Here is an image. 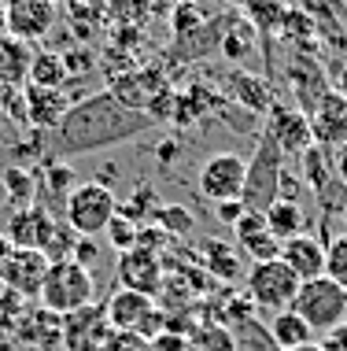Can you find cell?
<instances>
[{"instance_id": "cell-10", "label": "cell", "mask_w": 347, "mask_h": 351, "mask_svg": "<svg viewBox=\"0 0 347 351\" xmlns=\"http://www.w3.org/2000/svg\"><path fill=\"white\" fill-rule=\"evenodd\" d=\"M115 278H118V289H129V292H144V296H155L163 289V263H159L155 252H144V248H129L118 255V267H115Z\"/></svg>"}, {"instance_id": "cell-26", "label": "cell", "mask_w": 347, "mask_h": 351, "mask_svg": "<svg viewBox=\"0 0 347 351\" xmlns=\"http://www.w3.org/2000/svg\"><path fill=\"white\" fill-rule=\"evenodd\" d=\"M155 226L170 237V241H177V237H189L196 230V215L185 204H163L155 215Z\"/></svg>"}, {"instance_id": "cell-4", "label": "cell", "mask_w": 347, "mask_h": 351, "mask_svg": "<svg viewBox=\"0 0 347 351\" xmlns=\"http://www.w3.org/2000/svg\"><path fill=\"white\" fill-rule=\"evenodd\" d=\"M118 215V200L104 182H81L70 189L67 204H63V222L78 237H100L107 222Z\"/></svg>"}, {"instance_id": "cell-9", "label": "cell", "mask_w": 347, "mask_h": 351, "mask_svg": "<svg viewBox=\"0 0 347 351\" xmlns=\"http://www.w3.org/2000/svg\"><path fill=\"white\" fill-rule=\"evenodd\" d=\"M44 274H49V259L37 248H15L0 259V281H4V289L23 300L41 296Z\"/></svg>"}, {"instance_id": "cell-13", "label": "cell", "mask_w": 347, "mask_h": 351, "mask_svg": "<svg viewBox=\"0 0 347 351\" xmlns=\"http://www.w3.org/2000/svg\"><path fill=\"white\" fill-rule=\"evenodd\" d=\"M266 137L281 148V156H285V152H307V148H311V141H314V134H311V115H307V111L281 108V104H274V108H270Z\"/></svg>"}, {"instance_id": "cell-5", "label": "cell", "mask_w": 347, "mask_h": 351, "mask_svg": "<svg viewBox=\"0 0 347 351\" xmlns=\"http://www.w3.org/2000/svg\"><path fill=\"white\" fill-rule=\"evenodd\" d=\"M244 285H248V300L255 303L259 311L277 315V311H288L296 303V292L303 281H299L277 255V259H266V263H251Z\"/></svg>"}, {"instance_id": "cell-17", "label": "cell", "mask_w": 347, "mask_h": 351, "mask_svg": "<svg viewBox=\"0 0 347 351\" xmlns=\"http://www.w3.org/2000/svg\"><path fill=\"white\" fill-rule=\"evenodd\" d=\"M237 244L255 263H266V259H277V255H281V241L270 233L266 215H262V211H248L237 222Z\"/></svg>"}, {"instance_id": "cell-31", "label": "cell", "mask_w": 347, "mask_h": 351, "mask_svg": "<svg viewBox=\"0 0 347 351\" xmlns=\"http://www.w3.org/2000/svg\"><path fill=\"white\" fill-rule=\"evenodd\" d=\"M325 278L336 281L340 289H347V233L333 237L325 244Z\"/></svg>"}, {"instance_id": "cell-30", "label": "cell", "mask_w": 347, "mask_h": 351, "mask_svg": "<svg viewBox=\"0 0 347 351\" xmlns=\"http://www.w3.org/2000/svg\"><path fill=\"white\" fill-rule=\"evenodd\" d=\"M104 237H107V244L115 248L118 255L122 252H129V248H137V237H140V226L133 222V218H126V215H115L107 222V230H104Z\"/></svg>"}, {"instance_id": "cell-40", "label": "cell", "mask_w": 347, "mask_h": 351, "mask_svg": "<svg viewBox=\"0 0 347 351\" xmlns=\"http://www.w3.org/2000/svg\"><path fill=\"white\" fill-rule=\"evenodd\" d=\"M152 351H189V340L177 337V333H159L152 340Z\"/></svg>"}, {"instance_id": "cell-3", "label": "cell", "mask_w": 347, "mask_h": 351, "mask_svg": "<svg viewBox=\"0 0 347 351\" xmlns=\"http://www.w3.org/2000/svg\"><path fill=\"white\" fill-rule=\"evenodd\" d=\"M292 311L314 329L318 340H322L325 333H333L336 326L347 322V289H340V285L329 281V278L303 281L296 292Z\"/></svg>"}, {"instance_id": "cell-19", "label": "cell", "mask_w": 347, "mask_h": 351, "mask_svg": "<svg viewBox=\"0 0 347 351\" xmlns=\"http://www.w3.org/2000/svg\"><path fill=\"white\" fill-rule=\"evenodd\" d=\"M30 63H34V45L18 41L12 34H0V82L23 89L30 82Z\"/></svg>"}, {"instance_id": "cell-6", "label": "cell", "mask_w": 347, "mask_h": 351, "mask_svg": "<svg viewBox=\"0 0 347 351\" xmlns=\"http://www.w3.org/2000/svg\"><path fill=\"white\" fill-rule=\"evenodd\" d=\"M244 182H248V159H244L240 152H211L200 163V174H196L200 193L214 204L240 200Z\"/></svg>"}, {"instance_id": "cell-22", "label": "cell", "mask_w": 347, "mask_h": 351, "mask_svg": "<svg viewBox=\"0 0 347 351\" xmlns=\"http://www.w3.org/2000/svg\"><path fill=\"white\" fill-rule=\"evenodd\" d=\"M262 215H266L270 233H274L281 244H285V241H292V237H299V233H307L303 207H299L296 200H274V204H270Z\"/></svg>"}, {"instance_id": "cell-43", "label": "cell", "mask_w": 347, "mask_h": 351, "mask_svg": "<svg viewBox=\"0 0 347 351\" xmlns=\"http://www.w3.org/2000/svg\"><path fill=\"white\" fill-rule=\"evenodd\" d=\"M174 156H177V141H163V145H159V163L170 167Z\"/></svg>"}, {"instance_id": "cell-28", "label": "cell", "mask_w": 347, "mask_h": 351, "mask_svg": "<svg viewBox=\"0 0 347 351\" xmlns=\"http://www.w3.org/2000/svg\"><path fill=\"white\" fill-rule=\"evenodd\" d=\"M248 8V19L255 23L259 34H270V30H281V19H285V4L281 0H240Z\"/></svg>"}, {"instance_id": "cell-11", "label": "cell", "mask_w": 347, "mask_h": 351, "mask_svg": "<svg viewBox=\"0 0 347 351\" xmlns=\"http://www.w3.org/2000/svg\"><path fill=\"white\" fill-rule=\"evenodd\" d=\"M166 85L170 82H166V74L159 67H137V71H126V74H118V78H111L107 89L118 104H126V108L144 111L148 115V104H152Z\"/></svg>"}, {"instance_id": "cell-37", "label": "cell", "mask_w": 347, "mask_h": 351, "mask_svg": "<svg viewBox=\"0 0 347 351\" xmlns=\"http://www.w3.org/2000/svg\"><path fill=\"white\" fill-rule=\"evenodd\" d=\"M97 255H100V248H97V237H78V244H74L70 259L78 263V267H86V270H89V263H97Z\"/></svg>"}, {"instance_id": "cell-46", "label": "cell", "mask_w": 347, "mask_h": 351, "mask_svg": "<svg viewBox=\"0 0 347 351\" xmlns=\"http://www.w3.org/2000/svg\"><path fill=\"white\" fill-rule=\"evenodd\" d=\"M222 4H240V0H222Z\"/></svg>"}, {"instance_id": "cell-47", "label": "cell", "mask_w": 347, "mask_h": 351, "mask_svg": "<svg viewBox=\"0 0 347 351\" xmlns=\"http://www.w3.org/2000/svg\"><path fill=\"white\" fill-rule=\"evenodd\" d=\"M344 222H347V200H344Z\"/></svg>"}, {"instance_id": "cell-8", "label": "cell", "mask_w": 347, "mask_h": 351, "mask_svg": "<svg viewBox=\"0 0 347 351\" xmlns=\"http://www.w3.org/2000/svg\"><path fill=\"white\" fill-rule=\"evenodd\" d=\"M4 19H8V34L34 45L52 34L60 8L52 0H4Z\"/></svg>"}, {"instance_id": "cell-45", "label": "cell", "mask_w": 347, "mask_h": 351, "mask_svg": "<svg viewBox=\"0 0 347 351\" xmlns=\"http://www.w3.org/2000/svg\"><path fill=\"white\" fill-rule=\"evenodd\" d=\"M299 351H322V344H307V348H299Z\"/></svg>"}, {"instance_id": "cell-7", "label": "cell", "mask_w": 347, "mask_h": 351, "mask_svg": "<svg viewBox=\"0 0 347 351\" xmlns=\"http://www.w3.org/2000/svg\"><path fill=\"white\" fill-rule=\"evenodd\" d=\"M281 148L266 134L259 137L255 156L248 159V182H244V207L248 211H266L277 200V185H281Z\"/></svg>"}, {"instance_id": "cell-38", "label": "cell", "mask_w": 347, "mask_h": 351, "mask_svg": "<svg viewBox=\"0 0 347 351\" xmlns=\"http://www.w3.org/2000/svg\"><path fill=\"white\" fill-rule=\"evenodd\" d=\"M104 351H152V344L148 340H140L137 333H115L107 340Z\"/></svg>"}, {"instance_id": "cell-34", "label": "cell", "mask_w": 347, "mask_h": 351, "mask_svg": "<svg viewBox=\"0 0 347 351\" xmlns=\"http://www.w3.org/2000/svg\"><path fill=\"white\" fill-rule=\"evenodd\" d=\"M314 23L307 19V12H296V8H288L285 19H281V34L288 37V41H303V37H311Z\"/></svg>"}, {"instance_id": "cell-29", "label": "cell", "mask_w": 347, "mask_h": 351, "mask_svg": "<svg viewBox=\"0 0 347 351\" xmlns=\"http://www.w3.org/2000/svg\"><path fill=\"white\" fill-rule=\"evenodd\" d=\"M159 207H163V204H159L155 189H152V185H140V189H133V196H129V200L122 204L118 211L126 215V218H133V222L140 226V222H144V218H152V222H155Z\"/></svg>"}, {"instance_id": "cell-33", "label": "cell", "mask_w": 347, "mask_h": 351, "mask_svg": "<svg viewBox=\"0 0 347 351\" xmlns=\"http://www.w3.org/2000/svg\"><path fill=\"white\" fill-rule=\"evenodd\" d=\"M203 23H207V15L200 12V4H196V0H185V4H177V8H174V15H170V26H174V34H177V37L200 30Z\"/></svg>"}, {"instance_id": "cell-35", "label": "cell", "mask_w": 347, "mask_h": 351, "mask_svg": "<svg viewBox=\"0 0 347 351\" xmlns=\"http://www.w3.org/2000/svg\"><path fill=\"white\" fill-rule=\"evenodd\" d=\"M107 12L115 19H122V26H126V23H140V19L148 15V0H111Z\"/></svg>"}, {"instance_id": "cell-14", "label": "cell", "mask_w": 347, "mask_h": 351, "mask_svg": "<svg viewBox=\"0 0 347 351\" xmlns=\"http://www.w3.org/2000/svg\"><path fill=\"white\" fill-rule=\"evenodd\" d=\"M155 303L144 292H129V289H115L111 300L104 303V318L115 333H140L148 318H152Z\"/></svg>"}, {"instance_id": "cell-39", "label": "cell", "mask_w": 347, "mask_h": 351, "mask_svg": "<svg viewBox=\"0 0 347 351\" xmlns=\"http://www.w3.org/2000/svg\"><path fill=\"white\" fill-rule=\"evenodd\" d=\"M218 207V218L222 222H229V226H237L244 215H248V207H244V200H226V204H214Z\"/></svg>"}, {"instance_id": "cell-27", "label": "cell", "mask_w": 347, "mask_h": 351, "mask_svg": "<svg viewBox=\"0 0 347 351\" xmlns=\"http://www.w3.org/2000/svg\"><path fill=\"white\" fill-rule=\"evenodd\" d=\"M218 52L226 56L229 63H240L244 56L251 52V26H244L237 15H229L226 34H222V45H218Z\"/></svg>"}, {"instance_id": "cell-41", "label": "cell", "mask_w": 347, "mask_h": 351, "mask_svg": "<svg viewBox=\"0 0 347 351\" xmlns=\"http://www.w3.org/2000/svg\"><path fill=\"white\" fill-rule=\"evenodd\" d=\"M318 344H322V351H347V322H344V326H336L333 333H325Z\"/></svg>"}, {"instance_id": "cell-20", "label": "cell", "mask_w": 347, "mask_h": 351, "mask_svg": "<svg viewBox=\"0 0 347 351\" xmlns=\"http://www.w3.org/2000/svg\"><path fill=\"white\" fill-rule=\"evenodd\" d=\"M226 89L229 97L240 104V108L248 111H259V115H270V108H274V93H270V82L259 78V74L251 71H233L226 78Z\"/></svg>"}, {"instance_id": "cell-32", "label": "cell", "mask_w": 347, "mask_h": 351, "mask_svg": "<svg viewBox=\"0 0 347 351\" xmlns=\"http://www.w3.org/2000/svg\"><path fill=\"white\" fill-rule=\"evenodd\" d=\"M44 189L55 196H63V204H67L70 189H74V170L70 163H55V159H44Z\"/></svg>"}, {"instance_id": "cell-21", "label": "cell", "mask_w": 347, "mask_h": 351, "mask_svg": "<svg viewBox=\"0 0 347 351\" xmlns=\"http://www.w3.org/2000/svg\"><path fill=\"white\" fill-rule=\"evenodd\" d=\"M270 344H274L277 351H299L307 344H318V333L288 307V311L270 315Z\"/></svg>"}, {"instance_id": "cell-24", "label": "cell", "mask_w": 347, "mask_h": 351, "mask_svg": "<svg viewBox=\"0 0 347 351\" xmlns=\"http://www.w3.org/2000/svg\"><path fill=\"white\" fill-rule=\"evenodd\" d=\"M0 182H4V189H8V207H12V211H23V207L37 204V200H34V196H37L34 170H26V167L12 163V167H4Z\"/></svg>"}, {"instance_id": "cell-25", "label": "cell", "mask_w": 347, "mask_h": 351, "mask_svg": "<svg viewBox=\"0 0 347 351\" xmlns=\"http://www.w3.org/2000/svg\"><path fill=\"white\" fill-rule=\"evenodd\" d=\"M203 263H207L211 278H222V281H237L240 278L237 248H229V244H222V241H207V244H203Z\"/></svg>"}, {"instance_id": "cell-15", "label": "cell", "mask_w": 347, "mask_h": 351, "mask_svg": "<svg viewBox=\"0 0 347 351\" xmlns=\"http://www.w3.org/2000/svg\"><path fill=\"white\" fill-rule=\"evenodd\" d=\"M311 134L325 148H347V100L340 93H325L311 111Z\"/></svg>"}, {"instance_id": "cell-23", "label": "cell", "mask_w": 347, "mask_h": 351, "mask_svg": "<svg viewBox=\"0 0 347 351\" xmlns=\"http://www.w3.org/2000/svg\"><path fill=\"white\" fill-rule=\"evenodd\" d=\"M67 67H63V52H34V63H30V82L26 85H41V89H63L67 85Z\"/></svg>"}, {"instance_id": "cell-42", "label": "cell", "mask_w": 347, "mask_h": 351, "mask_svg": "<svg viewBox=\"0 0 347 351\" xmlns=\"http://www.w3.org/2000/svg\"><path fill=\"white\" fill-rule=\"evenodd\" d=\"M15 100H18V89H12V85L0 82V115H8V111L15 108Z\"/></svg>"}, {"instance_id": "cell-48", "label": "cell", "mask_w": 347, "mask_h": 351, "mask_svg": "<svg viewBox=\"0 0 347 351\" xmlns=\"http://www.w3.org/2000/svg\"><path fill=\"white\" fill-rule=\"evenodd\" d=\"M52 4H60V0H52Z\"/></svg>"}, {"instance_id": "cell-1", "label": "cell", "mask_w": 347, "mask_h": 351, "mask_svg": "<svg viewBox=\"0 0 347 351\" xmlns=\"http://www.w3.org/2000/svg\"><path fill=\"white\" fill-rule=\"evenodd\" d=\"M155 122L144 111H133L126 104H118L111 97V89L89 93V97L74 100L67 108L63 122L49 134V152L44 159H74V156H89V152H104L115 148L122 141H133L144 130H152Z\"/></svg>"}, {"instance_id": "cell-36", "label": "cell", "mask_w": 347, "mask_h": 351, "mask_svg": "<svg viewBox=\"0 0 347 351\" xmlns=\"http://www.w3.org/2000/svg\"><path fill=\"white\" fill-rule=\"evenodd\" d=\"M63 67H67L70 78H78V74H89L97 67V56H92V49H70L63 52Z\"/></svg>"}, {"instance_id": "cell-16", "label": "cell", "mask_w": 347, "mask_h": 351, "mask_svg": "<svg viewBox=\"0 0 347 351\" xmlns=\"http://www.w3.org/2000/svg\"><path fill=\"white\" fill-rule=\"evenodd\" d=\"M281 263L296 274L299 281L325 278V244L314 233H299L292 241L281 244Z\"/></svg>"}, {"instance_id": "cell-44", "label": "cell", "mask_w": 347, "mask_h": 351, "mask_svg": "<svg viewBox=\"0 0 347 351\" xmlns=\"http://www.w3.org/2000/svg\"><path fill=\"white\" fill-rule=\"evenodd\" d=\"M8 137V122H4V115H0V141Z\"/></svg>"}, {"instance_id": "cell-2", "label": "cell", "mask_w": 347, "mask_h": 351, "mask_svg": "<svg viewBox=\"0 0 347 351\" xmlns=\"http://www.w3.org/2000/svg\"><path fill=\"white\" fill-rule=\"evenodd\" d=\"M97 300V281H92V270L78 267L74 259H60V263H49V274L41 281V303L44 311L60 318H70L78 311L92 307Z\"/></svg>"}, {"instance_id": "cell-12", "label": "cell", "mask_w": 347, "mask_h": 351, "mask_svg": "<svg viewBox=\"0 0 347 351\" xmlns=\"http://www.w3.org/2000/svg\"><path fill=\"white\" fill-rule=\"evenodd\" d=\"M70 108V97L63 89H41V85H23V111L30 130H41V134H52L63 122Z\"/></svg>"}, {"instance_id": "cell-18", "label": "cell", "mask_w": 347, "mask_h": 351, "mask_svg": "<svg viewBox=\"0 0 347 351\" xmlns=\"http://www.w3.org/2000/svg\"><path fill=\"white\" fill-rule=\"evenodd\" d=\"M49 226H52L49 207L30 204V207H23V211H12L4 237L15 244V248H41V241H44V233H49Z\"/></svg>"}]
</instances>
